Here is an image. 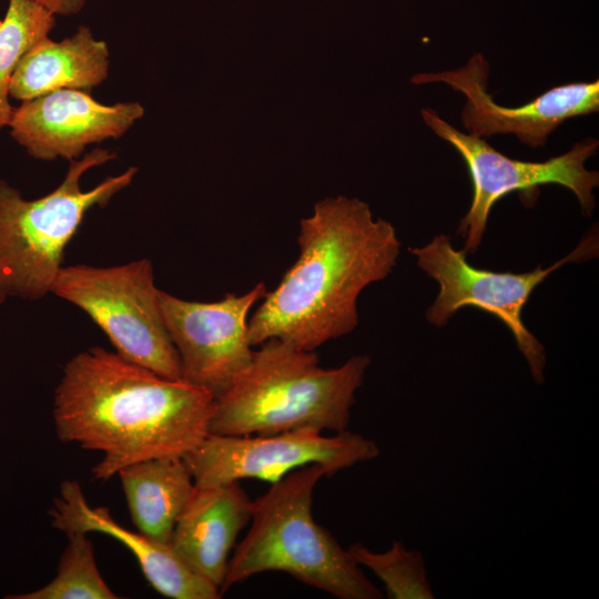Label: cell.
<instances>
[{
	"mask_svg": "<svg viewBox=\"0 0 599 599\" xmlns=\"http://www.w3.org/2000/svg\"><path fill=\"white\" fill-rule=\"evenodd\" d=\"M213 404L204 388L94 346L64 365L53 420L62 443L103 453L92 476L105 481L134 463L194 450L209 435Z\"/></svg>",
	"mask_w": 599,
	"mask_h": 599,
	"instance_id": "1",
	"label": "cell"
},
{
	"mask_svg": "<svg viewBox=\"0 0 599 599\" xmlns=\"http://www.w3.org/2000/svg\"><path fill=\"white\" fill-rule=\"evenodd\" d=\"M300 254L278 285L263 297L248 321L251 346L276 338L314 352L358 324L357 300L397 264L400 242L367 203L327 197L302 219Z\"/></svg>",
	"mask_w": 599,
	"mask_h": 599,
	"instance_id": "2",
	"label": "cell"
},
{
	"mask_svg": "<svg viewBox=\"0 0 599 599\" xmlns=\"http://www.w3.org/2000/svg\"><path fill=\"white\" fill-rule=\"evenodd\" d=\"M258 346L242 375L214 398L209 434L347 429L356 392L370 365L367 355L323 368L315 352L276 338Z\"/></svg>",
	"mask_w": 599,
	"mask_h": 599,
	"instance_id": "3",
	"label": "cell"
},
{
	"mask_svg": "<svg viewBox=\"0 0 599 599\" xmlns=\"http://www.w3.org/2000/svg\"><path fill=\"white\" fill-rule=\"evenodd\" d=\"M323 476L317 464L301 467L253 501L250 529L230 558L221 595L255 575L283 571L339 599L383 598L348 550L313 517V493Z\"/></svg>",
	"mask_w": 599,
	"mask_h": 599,
	"instance_id": "4",
	"label": "cell"
},
{
	"mask_svg": "<svg viewBox=\"0 0 599 599\" xmlns=\"http://www.w3.org/2000/svg\"><path fill=\"white\" fill-rule=\"evenodd\" d=\"M114 158L115 153L95 148L70 161L60 185L34 200L24 199L0 180V290L6 298L39 301L51 293L63 267L64 250L85 214L94 206H105L138 173L131 166L93 189H81V179L89 170Z\"/></svg>",
	"mask_w": 599,
	"mask_h": 599,
	"instance_id": "5",
	"label": "cell"
},
{
	"mask_svg": "<svg viewBox=\"0 0 599 599\" xmlns=\"http://www.w3.org/2000/svg\"><path fill=\"white\" fill-rule=\"evenodd\" d=\"M51 293L83 311L120 356L163 377L182 379L150 260L102 267L63 265Z\"/></svg>",
	"mask_w": 599,
	"mask_h": 599,
	"instance_id": "6",
	"label": "cell"
},
{
	"mask_svg": "<svg viewBox=\"0 0 599 599\" xmlns=\"http://www.w3.org/2000/svg\"><path fill=\"white\" fill-rule=\"evenodd\" d=\"M408 251L417 265L439 285L426 319L441 327L463 307L473 306L500 319L511 332L536 384L545 380L546 351L522 322V311L534 290L565 264L581 263L598 255L599 238L592 230L565 257L548 267L538 265L524 273L494 272L474 267L465 251L456 250L447 235H437Z\"/></svg>",
	"mask_w": 599,
	"mask_h": 599,
	"instance_id": "7",
	"label": "cell"
},
{
	"mask_svg": "<svg viewBox=\"0 0 599 599\" xmlns=\"http://www.w3.org/2000/svg\"><path fill=\"white\" fill-rule=\"evenodd\" d=\"M420 114L424 123L459 153L468 169L473 199L458 226L466 254L480 246L493 206L514 192L531 197L540 185H560L576 196L585 216L592 214L599 173L588 170L586 163L598 151V139L583 138L567 152L546 161H521L497 151L485 139L459 131L433 109L424 108Z\"/></svg>",
	"mask_w": 599,
	"mask_h": 599,
	"instance_id": "8",
	"label": "cell"
},
{
	"mask_svg": "<svg viewBox=\"0 0 599 599\" xmlns=\"http://www.w3.org/2000/svg\"><path fill=\"white\" fill-rule=\"evenodd\" d=\"M378 455L374 440L348 429L331 436L295 430L241 436L209 434L182 459L194 485L206 487L250 478L273 484L313 464L332 476Z\"/></svg>",
	"mask_w": 599,
	"mask_h": 599,
	"instance_id": "9",
	"label": "cell"
},
{
	"mask_svg": "<svg viewBox=\"0 0 599 599\" xmlns=\"http://www.w3.org/2000/svg\"><path fill=\"white\" fill-rule=\"evenodd\" d=\"M267 293L264 283L242 295L195 302L159 290L161 312L177 352L182 379L214 398L226 392L250 365L247 315Z\"/></svg>",
	"mask_w": 599,
	"mask_h": 599,
	"instance_id": "10",
	"label": "cell"
},
{
	"mask_svg": "<svg viewBox=\"0 0 599 599\" xmlns=\"http://www.w3.org/2000/svg\"><path fill=\"white\" fill-rule=\"evenodd\" d=\"M490 67L483 53H474L459 68L415 74L410 82H440L465 95L460 112L466 133L487 139L514 134L530 148L544 146L548 136L566 120L599 110V81L556 85L518 106L496 102L488 91Z\"/></svg>",
	"mask_w": 599,
	"mask_h": 599,
	"instance_id": "11",
	"label": "cell"
},
{
	"mask_svg": "<svg viewBox=\"0 0 599 599\" xmlns=\"http://www.w3.org/2000/svg\"><path fill=\"white\" fill-rule=\"evenodd\" d=\"M144 114L139 102L105 105L80 90H57L14 108L11 136L37 160L79 159L90 144L122 136Z\"/></svg>",
	"mask_w": 599,
	"mask_h": 599,
	"instance_id": "12",
	"label": "cell"
},
{
	"mask_svg": "<svg viewBox=\"0 0 599 599\" xmlns=\"http://www.w3.org/2000/svg\"><path fill=\"white\" fill-rule=\"evenodd\" d=\"M52 526L65 535L100 532L123 544L135 557L148 582L172 599H219L220 589L193 571L171 544L156 541L118 524L109 508L91 507L77 480H64L50 510Z\"/></svg>",
	"mask_w": 599,
	"mask_h": 599,
	"instance_id": "13",
	"label": "cell"
},
{
	"mask_svg": "<svg viewBox=\"0 0 599 599\" xmlns=\"http://www.w3.org/2000/svg\"><path fill=\"white\" fill-rule=\"evenodd\" d=\"M252 512L253 501L240 481L195 486L170 544L193 571L221 589L230 554Z\"/></svg>",
	"mask_w": 599,
	"mask_h": 599,
	"instance_id": "14",
	"label": "cell"
},
{
	"mask_svg": "<svg viewBox=\"0 0 599 599\" xmlns=\"http://www.w3.org/2000/svg\"><path fill=\"white\" fill-rule=\"evenodd\" d=\"M109 49L91 30L81 26L61 41L42 39L20 61L10 85V97L28 101L62 90L90 92L108 78Z\"/></svg>",
	"mask_w": 599,
	"mask_h": 599,
	"instance_id": "15",
	"label": "cell"
},
{
	"mask_svg": "<svg viewBox=\"0 0 599 599\" xmlns=\"http://www.w3.org/2000/svg\"><path fill=\"white\" fill-rule=\"evenodd\" d=\"M116 475L136 530L170 544L177 518L195 487L184 460L152 458L129 465Z\"/></svg>",
	"mask_w": 599,
	"mask_h": 599,
	"instance_id": "16",
	"label": "cell"
},
{
	"mask_svg": "<svg viewBox=\"0 0 599 599\" xmlns=\"http://www.w3.org/2000/svg\"><path fill=\"white\" fill-rule=\"evenodd\" d=\"M54 14L31 0H9L0 20V130L9 126L14 108L10 103L12 77L27 52L47 38Z\"/></svg>",
	"mask_w": 599,
	"mask_h": 599,
	"instance_id": "17",
	"label": "cell"
},
{
	"mask_svg": "<svg viewBox=\"0 0 599 599\" xmlns=\"http://www.w3.org/2000/svg\"><path fill=\"white\" fill-rule=\"evenodd\" d=\"M54 578L45 586L11 599H118L102 578L94 557V548L87 534L67 535Z\"/></svg>",
	"mask_w": 599,
	"mask_h": 599,
	"instance_id": "18",
	"label": "cell"
},
{
	"mask_svg": "<svg viewBox=\"0 0 599 599\" xmlns=\"http://www.w3.org/2000/svg\"><path fill=\"white\" fill-rule=\"evenodd\" d=\"M347 550L361 567L368 568L383 582L388 598H435L419 550L407 549L399 540L383 552L372 551L361 542L352 544Z\"/></svg>",
	"mask_w": 599,
	"mask_h": 599,
	"instance_id": "19",
	"label": "cell"
},
{
	"mask_svg": "<svg viewBox=\"0 0 599 599\" xmlns=\"http://www.w3.org/2000/svg\"><path fill=\"white\" fill-rule=\"evenodd\" d=\"M53 14H74L78 13L88 0H31Z\"/></svg>",
	"mask_w": 599,
	"mask_h": 599,
	"instance_id": "20",
	"label": "cell"
},
{
	"mask_svg": "<svg viewBox=\"0 0 599 599\" xmlns=\"http://www.w3.org/2000/svg\"><path fill=\"white\" fill-rule=\"evenodd\" d=\"M6 296L2 294L1 290H0V305L6 301Z\"/></svg>",
	"mask_w": 599,
	"mask_h": 599,
	"instance_id": "21",
	"label": "cell"
}]
</instances>
